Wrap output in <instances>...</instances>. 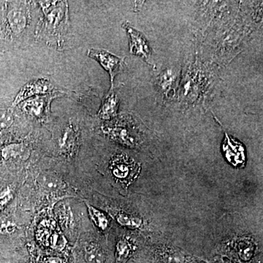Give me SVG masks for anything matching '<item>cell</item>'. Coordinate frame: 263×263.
Instances as JSON below:
<instances>
[{"label":"cell","mask_w":263,"mask_h":263,"mask_svg":"<svg viewBox=\"0 0 263 263\" xmlns=\"http://www.w3.org/2000/svg\"><path fill=\"white\" fill-rule=\"evenodd\" d=\"M16 225L14 221L5 217H0V234H11L15 231Z\"/></svg>","instance_id":"cell-19"},{"label":"cell","mask_w":263,"mask_h":263,"mask_svg":"<svg viewBox=\"0 0 263 263\" xmlns=\"http://www.w3.org/2000/svg\"><path fill=\"white\" fill-rule=\"evenodd\" d=\"M131 251V244L127 240H120L117 246V257L119 260H124Z\"/></svg>","instance_id":"cell-18"},{"label":"cell","mask_w":263,"mask_h":263,"mask_svg":"<svg viewBox=\"0 0 263 263\" xmlns=\"http://www.w3.org/2000/svg\"><path fill=\"white\" fill-rule=\"evenodd\" d=\"M118 104L119 102L118 97L113 90H111L102 101L101 109L97 114L99 117L104 120H110L114 118L117 115Z\"/></svg>","instance_id":"cell-10"},{"label":"cell","mask_w":263,"mask_h":263,"mask_svg":"<svg viewBox=\"0 0 263 263\" xmlns=\"http://www.w3.org/2000/svg\"><path fill=\"white\" fill-rule=\"evenodd\" d=\"M118 222L126 227H138L141 224V220L135 217H130L126 214H119L117 217Z\"/></svg>","instance_id":"cell-17"},{"label":"cell","mask_w":263,"mask_h":263,"mask_svg":"<svg viewBox=\"0 0 263 263\" xmlns=\"http://www.w3.org/2000/svg\"><path fill=\"white\" fill-rule=\"evenodd\" d=\"M32 2H5L0 14V45L19 46L36 33Z\"/></svg>","instance_id":"cell-1"},{"label":"cell","mask_w":263,"mask_h":263,"mask_svg":"<svg viewBox=\"0 0 263 263\" xmlns=\"http://www.w3.org/2000/svg\"><path fill=\"white\" fill-rule=\"evenodd\" d=\"M122 27L127 31L129 37L130 54L138 56L146 61H148L151 56V49L145 35L134 29L127 21L124 22Z\"/></svg>","instance_id":"cell-5"},{"label":"cell","mask_w":263,"mask_h":263,"mask_svg":"<svg viewBox=\"0 0 263 263\" xmlns=\"http://www.w3.org/2000/svg\"><path fill=\"white\" fill-rule=\"evenodd\" d=\"M225 135L226 141H224L223 148L227 160L234 165H238L244 162L245 160L244 147L238 143L230 139L227 134Z\"/></svg>","instance_id":"cell-9"},{"label":"cell","mask_w":263,"mask_h":263,"mask_svg":"<svg viewBox=\"0 0 263 263\" xmlns=\"http://www.w3.org/2000/svg\"><path fill=\"white\" fill-rule=\"evenodd\" d=\"M111 134H112L114 138H117V140L121 141V142L127 144V145H134V140L130 136V134H129L128 132H127L126 129L121 128V127L114 129V130H112V132H111Z\"/></svg>","instance_id":"cell-15"},{"label":"cell","mask_w":263,"mask_h":263,"mask_svg":"<svg viewBox=\"0 0 263 263\" xmlns=\"http://www.w3.org/2000/svg\"><path fill=\"white\" fill-rule=\"evenodd\" d=\"M87 263H105V254L101 247L96 244H89L85 248Z\"/></svg>","instance_id":"cell-12"},{"label":"cell","mask_w":263,"mask_h":263,"mask_svg":"<svg viewBox=\"0 0 263 263\" xmlns=\"http://www.w3.org/2000/svg\"><path fill=\"white\" fill-rule=\"evenodd\" d=\"M87 208H88L90 217L93 221L95 223L96 225L102 230L107 229L108 226V220L106 216L103 213L97 210V208H94L88 204H87Z\"/></svg>","instance_id":"cell-14"},{"label":"cell","mask_w":263,"mask_h":263,"mask_svg":"<svg viewBox=\"0 0 263 263\" xmlns=\"http://www.w3.org/2000/svg\"><path fill=\"white\" fill-rule=\"evenodd\" d=\"M178 74L172 70H165L157 76L156 84L165 98H173L176 90Z\"/></svg>","instance_id":"cell-8"},{"label":"cell","mask_w":263,"mask_h":263,"mask_svg":"<svg viewBox=\"0 0 263 263\" xmlns=\"http://www.w3.org/2000/svg\"><path fill=\"white\" fill-rule=\"evenodd\" d=\"M14 121V117L10 110L0 109V131L9 128Z\"/></svg>","instance_id":"cell-16"},{"label":"cell","mask_w":263,"mask_h":263,"mask_svg":"<svg viewBox=\"0 0 263 263\" xmlns=\"http://www.w3.org/2000/svg\"><path fill=\"white\" fill-rule=\"evenodd\" d=\"M13 197V191L10 187H5L0 191V211L8 205V203L12 200Z\"/></svg>","instance_id":"cell-20"},{"label":"cell","mask_w":263,"mask_h":263,"mask_svg":"<svg viewBox=\"0 0 263 263\" xmlns=\"http://www.w3.org/2000/svg\"><path fill=\"white\" fill-rule=\"evenodd\" d=\"M28 147L23 144H12L4 147L2 150V157L5 160H26L29 157Z\"/></svg>","instance_id":"cell-11"},{"label":"cell","mask_w":263,"mask_h":263,"mask_svg":"<svg viewBox=\"0 0 263 263\" xmlns=\"http://www.w3.org/2000/svg\"><path fill=\"white\" fill-rule=\"evenodd\" d=\"M76 141V132L72 127L66 128L60 139V147L64 151L71 152Z\"/></svg>","instance_id":"cell-13"},{"label":"cell","mask_w":263,"mask_h":263,"mask_svg":"<svg viewBox=\"0 0 263 263\" xmlns=\"http://www.w3.org/2000/svg\"><path fill=\"white\" fill-rule=\"evenodd\" d=\"M45 263H58V260H57L56 259H49Z\"/></svg>","instance_id":"cell-23"},{"label":"cell","mask_w":263,"mask_h":263,"mask_svg":"<svg viewBox=\"0 0 263 263\" xmlns=\"http://www.w3.org/2000/svg\"><path fill=\"white\" fill-rule=\"evenodd\" d=\"M87 56L100 63L102 68L109 73L111 83V90H113L114 78L122 71L124 58L117 57L109 51L99 48L88 49Z\"/></svg>","instance_id":"cell-3"},{"label":"cell","mask_w":263,"mask_h":263,"mask_svg":"<svg viewBox=\"0 0 263 263\" xmlns=\"http://www.w3.org/2000/svg\"><path fill=\"white\" fill-rule=\"evenodd\" d=\"M42 18L37 27V38L57 49L63 48L70 27L69 9L66 1H38Z\"/></svg>","instance_id":"cell-2"},{"label":"cell","mask_w":263,"mask_h":263,"mask_svg":"<svg viewBox=\"0 0 263 263\" xmlns=\"http://www.w3.org/2000/svg\"><path fill=\"white\" fill-rule=\"evenodd\" d=\"M138 164L124 155L116 157L111 164L113 175L121 181H131L139 172Z\"/></svg>","instance_id":"cell-7"},{"label":"cell","mask_w":263,"mask_h":263,"mask_svg":"<svg viewBox=\"0 0 263 263\" xmlns=\"http://www.w3.org/2000/svg\"><path fill=\"white\" fill-rule=\"evenodd\" d=\"M43 185L45 186L48 189L58 188L59 187V182H58V180L55 179V178H48V179L44 178L43 180Z\"/></svg>","instance_id":"cell-21"},{"label":"cell","mask_w":263,"mask_h":263,"mask_svg":"<svg viewBox=\"0 0 263 263\" xmlns=\"http://www.w3.org/2000/svg\"><path fill=\"white\" fill-rule=\"evenodd\" d=\"M58 94H46L45 96H37L34 98L28 99L23 104V111L27 115L38 121L46 119L49 115L50 105Z\"/></svg>","instance_id":"cell-4"},{"label":"cell","mask_w":263,"mask_h":263,"mask_svg":"<svg viewBox=\"0 0 263 263\" xmlns=\"http://www.w3.org/2000/svg\"><path fill=\"white\" fill-rule=\"evenodd\" d=\"M168 263H181V259L178 254H171L169 257V260L168 261Z\"/></svg>","instance_id":"cell-22"},{"label":"cell","mask_w":263,"mask_h":263,"mask_svg":"<svg viewBox=\"0 0 263 263\" xmlns=\"http://www.w3.org/2000/svg\"><path fill=\"white\" fill-rule=\"evenodd\" d=\"M55 88L53 87L49 80L46 78H38L31 80L24 86L20 90L14 100L13 105H18L23 101H27L34 96H41L43 94H53Z\"/></svg>","instance_id":"cell-6"}]
</instances>
